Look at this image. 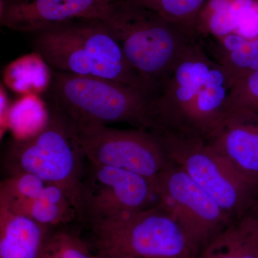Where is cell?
I'll list each match as a JSON object with an SVG mask.
<instances>
[{
	"instance_id": "obj_1",
	"label": "cell",
	"mask_w": 258,
	"mask_h": 258,
	"mask_svg": "<svg viewBox=\"0 0 258 258\" xmlns=\"http://www.w3.org/2000/svg\"><path fill=\"white\" fill-rule=\"evenodd\" d=\"M201 37L193 42L151 99L148 129L205 139L227 111L230 85Z\"/></svg>"
},
{
	"instance_id": "obj_2",
	"label": "cell",
	"mask_w": 258,
	"mask_h": 258,
	"mask_svg": "<svg viewBox=\"0 0 258 258\" xmlns=\"http://www.w3.org/2000/svg\"><path fill=\"white\" fill-rule=\"evenodd\" d=\"M33 47L52 71L111 80L152 95L103 19H76L37 32Z\"/></svg>"
},
{
	"instance_id": "obj_3",
	"label": "cell",
	"mask_w": 258,
	"mask_h": 258,
	"mask_svg": "<svg viewBox=\"0 0 258 258\" xmlns=\"http://www.w3.org/2000/svg\"><path fill=\"white\" fill-rule=\"evenodd\" d=\"M125 59L154 95L188 47L200 37L154 12L116 0L103 19Z\"/></svg>"
},
{
	"instance_id": "obj_4",
	"label": "cell",
	"mask_w": 258,
	"mask_h": 258,
	"mask_svg": "<svg viewBox=\"0 0 258 258\" xmlns=\"http://www.w3.org/2000/svg\"><path fill=\"white\" fill-rule=\"evenodd\" d=\"M96 255L132 258H198L201 247L159 205L81 225Z\"/></svg>"
},
{
	"instance_id": "obj_5",
	"label": "cell",
	"mask_w": 258,
	"mask_h": 258,
	"mask_svg": "<svg viewBox=\"0 0 258 258\" xmlns=\"http://www.w3.org/2000/svg\"><path fill=\"white\" fill-rule=\"evenodd\" d=\"M48 110L40 131L10 142L3 155V170L5 175L27 173L55 185L74 205L87 157L76 125L51 102Z\"/></svg>"
},
{
	"instance_id": "obj_6",
	"label": "cell",
	"mask_w": 258,
	"mask_h": 258,
	"mask_svg": "<svg viewBox=\"0 0 258 258\" xmlns=\"http://www.w3.org/2000/svg\"><path fill=\"white\" fill-rule=\"evenodd\" d=\"M47 93L50 102L77 128L127 123L148 129L150 125L152 95L130 85L52 71Z\"/></svg>"
},
{
	"instance_id": "obj_7",
	"label": "cell",
	"mask_w": 258,
	"mask_h": 258,
	"mask_svg": "<svg viewBox=\"0 0 258 258\" xmlns=\"http://www.w3.org/2000/svg\"><path fill=\"white\" fill-rule=\"evenodd\" d=\"M152 131L168 161L181 167L234 220L255 207L257 189L247 182L203 138Z\"/></svg>"
},
{
	"instance_id": "obj_8",
	"label": "cell",
	"mask_w": 258,
	"mask_h": 258,
	"mask_svg": "<svg viewBox=\"0 0 258 258\" xmlns=\"http://www.w3.org/2000/svg\"><path fill=\"white\" fill-rule=\"evenodd\" d=\"M150 180L131 171L87 159L76 190L74 206L78 224L89 225L109 217L150 208L156 204Z\"/></svg>"
},
{
	"instance_id": "obj_9",
	"label": "cell",
	"mask_w": 258,
	"mask_h": 258,
	"mask_svg": "<svg viewBox=\"0 0 258 258\" xmlns=\"http://www.w3.org/2000/svg\"><path fill=\"white\" fill-rule=\"evenodd\" d=\"M153 184L156 204L169 212L202 249L235 221L171 161H168Z\"/></svg>"
},
{
	"instance_id": "obj_10",
	"label": "cell",
	"mask_w": 258,
	"mask_h": 258,
	"mask_svg": "<svg viewBox=\"0 0 258 258\" xmlns=\"http://www.w3.org/2000/svg\"><path fill=\"white\" fill-rule=\"evenodd\" d=\"M88 160L135 173L153 182L168 159L160 142L146 128H115L106 125L77 128Z\"/></svg>"
},
{
	"instance_id": "obj_11",
	"label": "cell",
	"mask_w": 258,
	"mask_h": 258,
	"mask_svg": "<svg viewBox=\"0 0 258 258\" xmlns=\"http://www.w3.org/2000/svg\"><path fill=\"white\" fill-rule=\"evenodd\" d=\"M0 207L52 229L78 222L74 203L64 191L27 173L5 176L0 184Z\"/></svg>"
},
{
	"instance_id": "obj_12",
	"label": "cell",
	"mask_w": 258,
	"mask_h": 258,
	"mask_svg": "<svg viewBox=\"0 0 258 258\" xmlns=\"http://www.w3.org/2000/svg\"><path fill=\"white\" fill-rule=\"evenodd\" d=\"M116 0H0V24L37 33L76 19H104Z\"/></svg>"
},
{
	"instance_id": "obj_13",
	"label": "cell",
	"mask_w": 258,
	"mask_h": 258,
	"mask_svg": "<svg viewBox=\"0 0 258 258\" xmlns=\"http://www.w3.org/2000/svg\"><path fill=\"white\" fill-rule=\"evenodd\" d=\"M247 182L258 189V115L229 111L205 139Z\"/></svg>"
},
{
	"instance_id": "obj_14",
	"label": "cell",
	"mask_w": 258,
	"mask_h": 258,
	"mask_svg": "<svg viewBox=\"0 0 258 258\" xmlns=\"http://www.w3.org/2000/svg\"><path fill=\"white\" fill-rule=\"evenodd\" d=\"M53 230L0 207V258H40Z\"/></svg>"
},
{
	"instance_id": "obj_15",
	"label": "cell",
	"mask_w": 258,
	"mask_h": 258,
	"mask_svg": "<svg viewBox=\"0 0 258 258\" xmlns=\"http://www.w3.org/2000/svg\"><path fill=\"white\" fill-rule=\"evenodd\" d=\"M203 45L232 83L258 71V36L244 37L232 32L215 37L209 45Z\"/></svg>"
},
{
	"instance_id": "obj_16",
	"label": "cell",
	"mask_w": 258,
	"mask_h": 258,
	"mask_svg": "<svg viewBox=\"0 0 258 258\" xmlns=\"http://www.w3.org/2000/svg\"><path fill=\"white\" fill-rule=\"evenodd\" d=\"M252 210L226 227L202 249L198 258H258Z\"/></svg>"
},
{
	"instance_id": "obj_17",
	"label": "cell",
	"mask_w": 258,
	"mask_h": 258,
	"mask_svg": "<svg viewBox=\"0 0 258 258\" xmlns=\"http://www.w3.org/2000/svg\"><path fill=\"white\" fill-rule=\"evenodd\" d=\"M52 70L37 52L22 56L5 68L3 79L7 86L24 96L47 92Z\"/></svg>"
},
{
	"instance_id": "obj_18",
	"label": "cell",
	"mask_w": 258,
	"mask_h": 258,
	"mask_svg": "<svg viewBox=\"0 0 258 258\" xmlns=\"http://www.w3.org/2000/svg\"><path fill=\"white\" fill-rule=\"evenodd\" d=\"M154 12L200 37V18L209 0H125Z\"/></svg>"
},
{
	"instance_id": "obj_19",
	"label": "cell",
	"mask_w": 258,
	"mask_h": 258,
	"mask_svg": "<svg viewBox=\"0 0 258 258\" xmlns=\"http://www.w3.org/2000/svg\"><path fill=\"white\" fill-rule=\"evenodd\" d=\"M49 110L37 96H24L10 106L8 126L15 132V138H24L36 133L48 120ZM15 138V137H14Z\"/></svg>"
},
{
	"instance_id": "obj_20",
	"label": "cell",
	"mask_w": 258,
	"mask_h": 258,
	"mask_svg": "<svg viewBox=\"0 0 258 258\" xmlns=\"http://www.w3.org/2000/svg\"><path fill=\"white\" fill-rule=\"evenodd\" d=\"M40 258H94L87 242L68 227L53 229Z\"/></svg>"
},
{
	"instance_id": "obj_21",
	"label": "cell",
	"mask_w": 258,
	"mask_h": 258,
	"mask_svg": "<svg viewBox=\"0 0 258 258\" xmlns=\"http://www.w3.org/2000/svg\"><path fill=\"white\" fill-rule=\"evenodd\" d=\"M232 111L258 115V71L237 80L232 84L227 113Z\"/></svg>"
},
{
	"instance_id": "obj_22",
	"label": "cell",
	"mask_w": 258,
	"mask_h": 258,
	"mask_svg": "<svg viewBox=\"0 0 258 258\" xmlns=\"http://www.w3.org/2000/svg\"><path fill=\"white\" fill-rule=\"evenodd\" d=\"M0 93H1V95H0V100H1V111H0L1 115H0V118H1V125L3 124V126H5L6 119H8L10 107L8 95L5 92L3 86H1V92ZM1 126H3V125H1Z\"/></svg>"
},
{
	"instance_id": "obj_23",
	"label": "cell",
	"mask_w": 258,
	"mask_h": 258,
	"mask_svg": "<svg viewBox=\"0 0 258 258\" xmlns=\"http://www.w3.org/2000/svg\"><path fill=\"white\" fill-rule=\"evenodd\" d=\"M252 213H253L254 218V223H255V232L256 236H257V240L258 242V208L256 209L255 207L252 209Z\"/></svg>"
},
{
	"instance_id": "obj_24",
	"label": "cell",
	"mask_w": 258,
	"mask_h": 258,
	"mask_svg": "<svg viewBox=\"0 0 258 258\" xmlns=\"http://www.w3.org/2000/svg\"><path fill=\"white\" fill-rule=\"evenodd\" d=\"M94 258H132L127 257H106V256L96 255L94 254Z\"/></svg>"
}]
</instances>
